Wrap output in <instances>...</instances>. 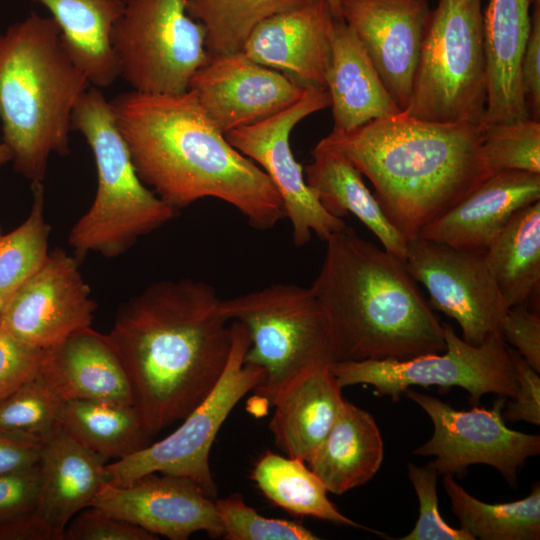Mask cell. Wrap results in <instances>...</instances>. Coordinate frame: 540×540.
<instances>
[{"label": "cell", "instance_id": "39", "mask_svg": "<svg viewBox=\"0 0 540 540\" xmlns=\"http://www.w3.org/2000/svg\"><path fill=\"white\" fill-rule=\"evenodd\" d=\"M46 353L0 327V399L38 376Z\"/></svg>", "mask_w": 540, "mask_h": 540}, {"label": "cell", "instance_id": "26", "mask_svg": "<svg viewBox=\"0 0 540 540\" xmlns=\"http://www.w3.org/2000/svg\"><path fill=\"white\" fill-rule=\"evenodd\" d=\"M305 180L321 205L333 216L357 217L383 248L404 260L408 241L392 225L380 203L364 183L361 172L344 156L318 142Z\"/></svg>", "mask_w": 540, "mask_h": 540}, {"label": "cell", "instance_id": "10", "mask_svg": "<svg viewBox=\"0 0 540 540\" xmlns=\"http://www.w3.org/2000/svg\"><path fill=\"white\" fill-rule=\"evenodd\" d=\"M111 33L118 76L135 91L182 94L209 59L202 25L185 0H123Z\"/></svg>", "mask_w": 540, "mask_h": 540}, {"label": "cell", "instance_id": "23", "mask_svg": "<svg viewBox=\"0 0 540 540\" xmlns=\"http://www.w3.org/2000/svg\"><path fill=\"white\" fill-rule=\"evenodd\" d=\"M63 401L88 399L134 405L127 374L106 334L92 327L47 350L40 372Z\"/></svg>", "mask_w": 540, "mask_h": 540}, {"label": "cell", "instance_id": "9", "mask_svg": "<svg viewBox=\"0 0 540 540\" xmlns=\"http://www.w3.org/2000/svg\"><path fill=\"white\" fill-rule=\"evenodd\" d=\"M231 331L227 365L209 395L167 437L106 464L107 483L125 486L149 473L167 474L194 481L216 499L218 489L209 465L216 435L235 405L265 378L263 369L244 361L250 346L246 328L232 321Z\"/></svg>", "mask_w": 540, "mask_h": 540}, {"label": "cell", "instance_id": "51", "mask_svg": "<svg viewBox=\"0 0 540 540\" xmlns=\"http://www.w3.org/2000/svg\"><path fill=\"white\" fill-rule=\"evenodd\" d=\"M1 234H2V232H1V228H0V235H1Z\"/></svg>", "mask_w": 540, "mask_h": 540}, {"label": "cell", "instance_id": "34", "mask_svg": "<svg viewBox=\"0 0 540 540\" xmlns=\"http://www.w3.org/2000/svg\"><path fill=\"white\" fill-rule=\"evenodd\" d=\"M32 206L17 228L0 235V299L5 303L43 265L51 227L45 217L42 183L31 184Z\"/></svg>", "mask_w": 540, "mask_h": 540}, {"label": "cell", "instance_id": "42", "mask_svg": "<svg viewBox=\"0 0 540 540\" xmlns=\"http://www.w3.org/2000/svg\"><path fill=\"white\" fill-rule=\"evenodd\" d=\"M500 334L537 372H540V316L526 305L509 307Z\"/></svg>", "mask_w": 540, "mask_h": 540}, {"label": "cell", "instance_id": "4", "mask_svg": "<svg viewBox=\"0 0 540 540\" xmlns=\"http://www.w3.org/2000/svg\"><path fill=\"white\" fill-rule=\"evenodd\" d=\"M325 242L323 264L311 288L327 317L330 364L444 352L443 324L404 260L348 225Z\"/></svg>", "mask_w": 540, "mask_h": 540}, {"label": "cell", "instance_id": "15", "mask_svg": "<svg viewBox=\"0 0 540 540\" xmlns=\"http://www.w3.org/2000/svg\"><path fill=\"white\" fill-rule=\"evenodd\" d=\"M79 262L62 248L49 252L43 265L1 307L0 327L42 350L92 327L97 304Z\"/></svg>", "mask_w": 540, "mask_h": 540}, {"label": "cell", "instance_id": "5", "mask_svg": "<svg viewBox=\"0 0 540 540\" xmlns=\"http://www.w3.org/2000/svg\"><path fill=\"white\" fill-rule=\"evenodd\" d=\"M89 85L52 17L32 12L0 34L2 141L31 184L43 182L52 153H69L72 113Z\"/></svg>", "mask_w": 540, "mask_h": 540}, {"label": "cell", "instance_id": "30", "mask_svg": "<svg viewBox=\"0 0 540 540\" xmlns=\"http://www.w3.org/2000/svg\"><path fill=\"white\" fill-rule=\"evenodd\" d=\"M61 428L107 460L124 458L151 438L134 405L103 400L64 401Z\"/></svg>", "mask_w": 540, "mask_h": 540}, {"label": "cell", "instance_id": "31", "mask_svg": "<svg viewBox=\"0 0 540 540\" xmlns=\"http://www.w3.org/2000/svg\"><path fill=\"white\" fill-rule=\"evenodd\" d=\"M305 463L268 451L255 463L251 478L267 499L292 514L379 533L343 515L329 500L326 486Z\"/></svg>", "mask_w": 540, "mask_h": 540}, {"label": "cell", "instance_id": "8", "mask_svg": "<svg viewBox=\"0 0 540 540\" xmlns=\"http://www.w3.org/2000/svg\"><path fill=\"white\" fill-rule=\"evenodd\" d=\"M220 313L247 330L245 363L263 369L255 389L270 404L294 377L319 363H329V327L311 287L272 284L220 300Z\"/></svg>", "mask_w": 540, "mask_h": 540}, {"label": "cell", "instance_id": "41", "mask_svg": "<svg viewBox=\"0 0 540 540\" xmlns=\"http://www.w3.org/2000/svg\"><path fill=\"white\" fill-rule=\"evenodd\" d=\"M40 494L39 463L0 475V523L37 511Z\"/></svg>", "mask_w": 540, "mask_h": 540}, {"label": "cell", "instance_id": "44", "mask_svg": "<svg viewBox=\"0 0 540 540\" xmlns=\"http://www.w3.org/2000/svg\"><path fill=\"white\" fill-rule=\"evenodd\" d=\"M523 97L530 118L540 119V3L532 4L529 37L520 67Z\"/></svg>", "mask_w": 540, "mask_h": 540}, {"label": "cell", "instance_id": "28", "mask_svg": "<svg viewBox=\"0 0 540 540\" xmlns=\"http://www.w3.org/2000/svg\"><path fill=\"white\" fill-rule=\"evenodd\" d=\"M46 7L64 45L90 85L106 88L119 77L111 46L123 0H31Z\"/></svg>", "mask_w": 540, "mask_h": 540}, {"label": "cell", "instance_id": "7", "mask_svg": "<svg viewBox=\"0 0 540 540\" xmlns=\"http://www.w3.org/2000/svg\"><path fill=\"white\" fill-rule=\"evenodd\" d=\"M483 0H439L431 10L403 111L415 118L480 125L486 109Z\"/></svg>", "mask_w": 540, "mask_h": 540}, {"label": "cell", "instance_id": "12", "mask_svg": "<svg viewBox=\"0 0 540 540\" xmlns=\"http://www.w3.org/2000/svg\"><path fill=\"white\" fill-rule=\"evenodd\" d=\"M330 105L325 86H307L301 98L284 110L225 134L228 142L271 180L283 202L285 218L290 221L293 244L298 248L305 246L313 235L325 241L347 226L316 198L290 146L293 128L304 118Z\"/></svg>", "mask_w": 540, "mask_h": 540}, {"label": "cell", "instance_id": "27", "mask_svg": "<svg viewBox=\"0 0 540 540\" xmlns=\"http://www.w3.org/2000/svg\"><path fill=\"white\" fill-rule=\"evenodd\" d=\"M383 457V439L374 418L345 400L333 427L307 463L328 492L340 495L370 481Z\"/></svg>", "mask_w": 540, "mask_h": 540}, {"label": "cell", "instance_id": "38", "mask_svg": "<svg viewBox=\"0 0 540 540\" xmlns=\"http://www.w3.org/2000/svg\"><path fill=\"white\" fill-rule=\"evenodd\" d=\"M408 476L419 500V516L413 529L400 540H474L462 528L449 526L438 509V473L429 467L408 463Z\"/></svg>", "mask_w": 540, "mask_h": 540}, {"label": "cell", "instance_id": "37", "mask_svg": "<svg viewBox=\"0 0 540 540\" xmlns=\"http://www.w3.org/2000/svg\"><path fill=\"white\" fill-rule=\"evenodd\" d=\"M226 540H316L314 533L300 523L267 518L248 506L239 493L215 499Z\"/></svg>", "mask_w": 540, "mask_h": 540}, {"label": "cell", "instance_id": "2", "mask_svg": "<svg viewBox=\"0 0 540 540\" xmlns=\"http://www.w3.org/2000/svg\"><path fill=\"white\" fill-rule=\"evenodd\" d=\"M110 105L137 174L169 206L179 210L216 198L261 231L285 218L269 177L228 142L192 90L176 95L132 90Z\"/></svg>", "mask_w": 540, "mask_h": 540}, {"label": "cell", "instance_id": "25", "mask_svg": "<svg viewBox=\"0 0 540 540\" xmlns=\"http://www.w3.org/2000/svg\"><path fill=\"white\" fill-rule=\"evenodd\" d=\"M107 461L62 428L42 446L37 512L61 540L70 520L93 504L107 482Z\"/></svg>", "mask_w": 540, "mask_h": 540}, {"label": "cell", "instance_id": "29", "mask_svg": "<svg viewBox=\"0 0 540 540\" xmlns=\"http://www.w3.org/2000/svg\"><path fill=\"white\" fill-rule=\"evenodd\" d=\"M485 255L508 308L526 305L540 283V200L519 209Z\"/></svg>", "mask_w": 540, "mask_h": 540}, {"label": "cell", "instance_id": "40", "mask_svg": "<svg viewBox=\"0 0 540 540\" xmlns=\"http://www.w3.org/2000/svg\"><path fill=\"white\" fill-rule=\"evenodd\" d=\"M145 529L89 506L77 513L64 531V540H156Z\"/></svg>", "mask_w": 540, "mask_h": 540}, {"label": "cell", "instance_id": "49", "mask_svg": "<svg viewBox=\"0 0 540 540\" xmlns=\"http://www.w3.org/2000/svg\"><path fill=\"white\" fill-rule=\"evenodd\" d=\"M531 3H532V4L540 3V0H531Z\"/></svg>", "mask_w": 540, "mask_h": 540}, {"label": "cell", "instance_id": "1", "mask_svg": "<svg viewBox=\"0 0 540 540\" xmlns=\"http://www.w3.org/2000/svg\"><path fill=\"white\" fill-rule=\"evenodd\" d=\"M220 300L205 282L160 280L118 308L106 336L150 437L183 420L223 374L232 331Z\"/></svg>", "mask_w": 540, "mask_h": 540}, {"label": "cell", "instance_id": "3", "mask_svg": "<svg viewBox=\"0 0 540 540\" xmlns=\"http://www.w3.org/2000/svg\"><path fill=\"white\" fill-rule=\"evenodd\" d=\"M371 182L392 225L409 241L491 175L482 125L423 120L403 111L319 141Z\"/></svg>", "mask_w": 540, "mask_h": 540}, {"label": "cell", "instance_id": "33", "mask_svg": "<svg viewBox=\"0 0 540 540\" xmlns=\"http://www.w3.org/2000/svg\"><path fill=\"white\" fill-rule=\"evenodd\" d=\"M307 0H185L188 14L205 32L209 57L240 52L266 18Z\"/></svg>", "mask_w": 540, "mask_h": 540}, {"label": "cell", "instance_id": "21", "mask_svg": "<svg viewBox=\"0 0 540 540\" xmlns=\"http://www.w3.org/2000/svg\"><path fill=\"white\" fill-rule=\"evenodd\" d=\"M531 0H489L483 12L486 109L482 124L530 118L520 67L531 25Z\"/></svg>", "mask_w": 540, "mask_h": 540}, {"label": "cell", "instance_id": "48", "mask_svg": "<svg viewBox=\"0 0 540 540\" xmlns=\"http://www.w3.org/2000/svg\"><path fill=\"white\" fill-rule=\"evenodd\" d=\"M330 7L332 9V12L334 16L341 17L340 16V9H339V0H328Z\"/></svg>", "mask_w": 540, "mask_h": 540}, {"label": "cell", "instance_id": "46", "mask_svg": "<svg viewBox=\"0 0 540 540\" xmlns=\"http://www.w3.org/2000/svg\"><path fill=\"white\" fill-rule=\"evenodd\" d=\"M0 540H61L37 511L0 523Z\"/></svg>", "mask_w": 540, "mask_h": 540}, {"label": "cell", "instance_id": "45", "mask_svg": "<svg viewBox=\"0 0 540 540\" xmlns=\"http://www.w3.org/2000/svg\"><path fill=\"white\" fill-rule=\"evenodd\" d=\"M42 446L16 436L0 433V475L37 465Z\"/></svg>", "mask_w": 540, "mask_h": 540}, {"label": "cell", "instance_id": "50", "mask_svg": "<svg viewBox=\"0 0 540 540\" xmlns=\"http://www.w3.org/2000/svg\"><path fill=\"white\" fill-rule=\"evenodd\" d=\"M4 302L0 299V309L3 306Z\"/></svg>", "mask_w": 540, "mask_h": 540}, {"label": "cell", "instance_id": "19", "mask_svg": "<svg viewBox=\"0 0 540 540\" xmlns=\"http://www.w3.org/2000/svg\"><path fill=\"white\" fill-rule=\"evenodd\" d=\"M335 17L328 0H307L260 22L242 51L304 86H325Z\"/></svg>", "mask_w": 540, "mask_h": 540}, {"label": "cell", "instance_id": "16", "mask_svg": "<svg viewBox=\"0 0 540 540\" xmlns=\"http://www.w3.org/2000/svg\"><path fill=\"white\" fill-rule=\"evenodd\" d=\"M306 87L243 51L209 57L189 84L224 134L284 110L301 98Z\"/></svg>", "mask_w": 540, "mask_h": 540}, {"label": "cell", "instance_id": "20", "mask_svg": "<svg viewBox=\"0 0 540 540\" xmlns=\"http://www.w3.org/2000/svg\"><path fill=\"white\" fill-rule=\"evenodd\" d=\"M539 200L540 174L493 173L418 236L458 249L485 251L519 209Z\"/></svg>", "mask_w": 540, "mask_h": 540}, {"label": "cell", "instance_id": "17", "mask_svg": "<svg viewBox=\"0 0 540 540\" xmlns=\"http://www.w3.org/2000/svg\"><path fill=\"white\" fill-rule=\"evenodd\" d=\"M339 9L404 111L430 19L429 0H339Z\"/></svg>", "mask_w": 540, "mask_h": 540}, {"label": "cell", "instance_id": "43", "mask_svg": "<svg viewBox=\"0 0 540 540\" xmlns=\"http://www.w3.org/2000/svg\"><path fill=\"white\" fill-rule=\"evenodd\" d=\"M517 391L511 401L506 404L503 418L507 421H526L540 425V377L526 360L516 351L509 348Z\"/></svg>", "mask_w": 540, "mask_h": 540}, {"label": "cell", "instance_id": "14", "mask_svg": "<svg viewBox=\"0 0 540 540\" xmlns=\"http://www.w3.org/2000/svg\"><path fill=\"white\" fill-rule=\"evenodd\" d=\"M404 263L412 278L426 288L431 305L458 323L464 341L478 346L500 333L508 306L485 251L458 249L417 236L408 241Z\"/></svg>", "mask_w": 540, "mask_h": 540}, {"label": "cell", "instance_id": "24", "mask_svg": "<svg viewBox=\"0 0 540 540\" xmlns=\"http://www.w3.org/2000/svg\"><path fill=\"white\" fill-rule=\"evenodd\" d=\"M325 86L331 100L332 131H350L402 112L363 45L341 17L333 21Z\"/></svg>", "mask_w": 540, "mask_h": 540}, {"label": "cell", "instance_id": "47", "mask_svg": "<svg viewBox=\"0 0 540 540\" xmlns=\"http://www.w3.org/2000/svg\"><path fill=\"white\" fill-rule=\"evenodd\" d=\"M13 155L8 146L0 140V166L12 161Z\"/></svg>", "mask_w": 540, "mask_h": 540}, {"label": "cell", "instance_id": "36", "mask_svg": "<svg viewBox=\"0 0 540 540\" xmlns=\"http://www.w3.org/2000/svg\"><path fill=\"white\" fill-rule=\"evenodd\" d=\"M482 125V151L491 174L524 171L540 174V122L526 118Z\"/></svg>", "mask_w": 540, "mask_h": 540}, {"label": "cell", "instance_id": "11", "mask_svg": "<svg viewBox=\"0 0 540 540\" xmlns=\"http://www.w3.org/2000/svg\"><path fill=\"white\" fill-rule=\"evenodd\" d=\"M443 328V355L426 354L401 361L336 362L330 364V369L342 388L369 385L375 395L390 396L394 401L411 386H438L441 392L458 386L469 393L473 405L488 393L505 398L515 396L518 385L509 347L500 333L474 346L459 337L450 325L443 324Z\"/></svg>", "mask_w": 540, "mask_h": 540}, {"label": "cell", "instance_id": "22", "mask_svg": "<svg viewBox=\"0 0 540 540\" xmlns=\"http://www.w3.org/2000/svg\"><path fill=\"white\" fill-rule=\"evenodd\" d=\"M342 387L329 363H319L290 380L277 394L269 428L276 446L307 463L344 406Z\"/></svg>", "mask_w": 540, "mask_h": 540}, {"label": "cell", "instance_id": "35", "mask_svg": "<svg viewBox=\"0 0 540 540\" xmlns=\"http://www.w3.org/2000/svg\"><path fill=\"white\" fill-rule=\"evenodd\" d=\"M63 404L39 374L0 399V433L44 445L61 428Z\"/></svg>", "mask_w": 540, "mask_h": 540}, {"label": "cell", "instance_id": "6", "mask_svg": "<svg viewBox=\"0 0 540 540\" xmlns=\"http://www.w3.org/2000/svg\"><path fill=\"white\" fill-rule=\"evenodd\" d=\"M71 130L85 138L97 171L95 198L68 235V244L79 261L91 252L118 257L176 216L178 210L140 179L110 101L99 88L89 87L78 99Z\"/></svg>", "mask_w": 540, "mask_h": 540}, {"label": "cell", "instance_id": "18", "mask_svg": "<svg viewBox=\"0 0 540 540\" xmlns=\"http://www.w3.org/2000/svg\"><path fill=\"white\" fill-rule=\"evenodd\" d=\"M91 506L170 540L223 533L215 499L184 477L149 473L125 486L106 482Z\"/></svg>", "mask_w": 540, "mask_h": 540}, {"label": "cell", "instance_id": "13", "mask_svg": "<svg viewBox=\"0 0 540 540\" xmlns=\"http://www.w3.org/2000/svg\"><path fill=\"white\" fill-rule=\"evenodd\" d=\"M404 395L417 403L433 423V435L413 451L434 456L428 466L438 474L462 476L468 466L485 464L497 469L515 486L517 472L525 461L540 453V436L508 428L498 396L491 409L456 410L441 400L407 389Z\"/></svg>", "mask_w": 540, "mask_h": 540}, {"label": "cell", "instance_id": "32", "mask_svg": "<svg viewBox=\"0 0 540 540\" xmlns=\"http://www.w3.org/2000/svg\"><path fill=\"white\" fill-rule=\"evenodd\" d=\"M452 475H444V489L462 529L481 540H538L540 485L534 483L523 499L489 504L470 495Z\"/></svg>", "mask_w": 540, "mask_h": 540}]
</instances>
